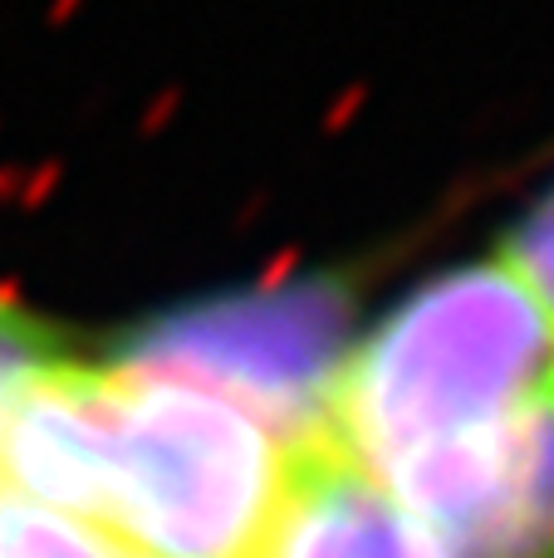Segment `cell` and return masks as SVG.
<instances>
[{
    "instance_id": "1",
    "label": "cell",
    "mask_w": 554,
    "mask_h": 558,
    "mask_svg": "<svg viewBox=\"0 0 554 558\" xmlns=\"http://www.w3.org/2000/svg\"><path fill=\"white\" fill-rule=\"evenodd\" d=\"M285 471L290 446L241 407L84 343L0 432V490L147 558H245Z\"/></svg>"
},
{
    "instance_id": "2",
    "label": "cell",
    "mask_w": 554,
    "mask_h": 558,
    "mask_svg": "<svg viewBox=\"0 0 554 558\" xmlns=\"http://www.w3.org/2000/svg\"><path fill=\"white\" fill-rule=\"evenodd\" d=\"M550 392L554 318L501 255H481L422 279L353 333L324 441L383 481Z\"/></svg>"
},
{
    "instance_id": "3",
    "label": "cell",
    "mask_w": 554,
    "mask_h": 558,
    "mask_svg": "<svg viewBox=\"0 0 554 558\" xmlns=\"http://www.w3.org/2000/svg\"><path fill=\"white\" fill-rule=\"evenodd\" d=\"M349 348L353 289L339 275H310L162 308L104 353L241 407L294 451L324 441Z\"/></svg>"
},
{
    "instance_id": "4",
    "label": "cell",
    "mask_w": 554,
    "mask_h": 558,
    "mask_svg": "<svg viewBox=\"0 0 554 558\" xmlns=\"http://www.w3.org/2000/svg\"><path fill=\"white\" fill-rule=\"evenodd\" d=\"M442 558H554V392L383 475Z\"/></svg>"
},
{
    "instance_id": "5",
    "label": "cell",
    "mask_w": 554,
    "mask_h": 558,
    "mask_svg": "<svg viewBox=\"0 0 554 558\" xmlns=\"http://www.w3.org/2000/svg\"><path fill=\"white\" fill-rule=\"evenodd\" d=\"M245 558H442L398 495L334 441L290 451L280 500Z\"/></svg>"
},
{
    "instance_id": "6",
    "label": "cell",
    "mask_w": 554,
    "mask_h": 558,
    "mask_svg": "<svg viewBox=\"0 0 554 558\" xmlns=\"http://www.w3.org/2000/svg\"><path fill=\"white\" fill-rule=\"evenodd\" d=\"M74 348L79 343L55 318H45L25 299L0 289V432H5L15 402L29 392V383L45 377L55 363H64Z\"/></svg>"
},
{
    "instance_id": "7",
    "label": "cell",
    "mask_w": 554,
    "mask_h": 558,
    "mask_svg": "<svg viewBox=\"0 0 554 558\" xmlns=\"http://www.w3.org/2000/svg\"><path fill=\"white\" fill-rule=\"evenodd\" d=\"M0 534L10 544V558H147L88 524L15 500L10 490H0Z\"/></svg>"
},
{
    "instance_id": "8",
    "label": "cell",
    "mask_w": 554,
    "mask_h": 558,
    "mask_svg": "<svg viewBox=\"0 0 554 558\" xmlns=\"http://www.w3.org/2000/svg\"><path fill=\"white\" fill-rule=\"evenodd\" d=\"M496 255L526 279L530 294H535L540 304H545V314L554 318V186H545V192L520 211V221L506 231Z\"/></svg>"
},
{
    "instance_id": "9",
    "label": "cell",
    "mask_w": 554,
    "mask_h": 558,
    "mask_svg": "<svg viewBox=\"0 0 554 558\" xmlns=\"http://www.w3.org/2000/svg\"><path fill=\"white\" fill-rule=\"evenodd\" d=\"M0 558H10V544H5V534H0Z\"/></svg>"
}]
</instances>
